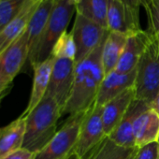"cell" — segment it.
<instances>
[{
    "instance_id": "1",
    "label": "cell",
    "mask_w": 159,
    "mask_h": 159,
    "mask_svg": "<svg viewBox=\"0 0 159 159\" xmlns=\"http://www.w3.org/2000/svg\"><path fill=\"white\" fill-rule=\"evenodd\" d=\"M104 42L105 40L84 60L75 63L74 83L69 98L62 110V115L84 112L95 103L105 76L102 64Z\"/></svg>"
},
{
    "instance_id": "2",
    "label": "cell",
    "mask_w": 159,
    "mask_h": 159,
    "mask_svg": "<svg viewBox=\"0 0 159 159\" xmlns=\"http://www.w3.org/2000/svg\"><path fill=\"white\" fill-rule=\"evenodd\" d=\"M62 110L54 99L45 95L42 100L25 116V134L23 148L35 153L40 152L57 132Z\"/></svg>"
},
{
    "instance_id": "3",
    "label": "cell",
    "mask_w": 159,
    "mask_h": 159,
    "mask_svg": "<svg viewBox=\"0 0 159 159\" xmlns=\"http://www.w3.org/2000/svg\"><path fill=\"white\" fill-rule=\"evenodd\" d=\"M136 71V98L151 107L159 92V41L152 34Z\"/></svg>"
},
{
    "instance_id": "4",
    "label": "cell",
    "mask_w": 159,
    "mask_h": 159,
    "mask_svg": "<svg viewBox=\"0 0 159 159\" xmlns=\"http://www.w3.org/2000/svg\"><path fill=\"white\" fill-rule=\"evenodd\" d=\"M76 11V5L68 0H55L52 11L37 51L29 62L31 66L48 59L59 37L66 31V27Z\"/></svg>"
},
{
    "instance_id": "5",
    "label": "cell",
    "mask_w": 159,
    "mask_h": 159,
    "mask_svg": "<svg viewBox=\"0 0 159 159\" xmlns=\"http://www.w3.org/2000/svg\"><path fill=\"white\" fill-rule=\"evenodd\" d=\"M84 113L69 115L51 141L36 153L35 159H70L74 154Z\"/></svg>"
},
{
    "instance_id": "6",
    "label": "cell",
    "mask_w": 159,
    "mask_h": 159,
    "mask_svg": "<svg viewBox=\"0 0 159 159\" xmlns=\"http://www.w3.org/2000/svg\"><path fill=\"white\" fill-rule=\"evenodd\" d=\"M29 57L28 37L25 32L0 53V98H4Z\"/></svg>"
},
{
    "instance_id": "7",
    "label": "cell",
    "mask_w": 159,
    "mask_h": 159,
    "mask_svg": "<svg viewBox=\"0 0 159 159\" xmlns=\"http://www.w3.org/2000/svg\"><path fill=\"white\" fill-rule=\"evenodd\" d=\"M103 106L95 103L84 113L74 154L84 159L106 136L102 119Z\"/></svg>"
},
{
    "instance_id": "8",
    "label": "cell",
    "mask_w": 159,
    "mask_h": 159,
    "mask_svg": "<svg viewBox=\"0 0 159 159\" xmlns=\"http://www.w3.org/2000/svg\"><path fill=\"white\" fill-rule=\"evenodd\" d=\"M71 33L77 48L75 63H79L87 57L105 40L109 31L99 25L76 13Z\"/></svg>"
},
{
    "instance_id": "9",
    "label": "cell",
    "mask_w": 159,
    "mask_h": 159,
    "mask_svg": "<svg viewBox=\"0 0 159 159\" xmlns=\"http://www.w3.org/2000/svg\"><path fill=\"white\" fill-rule=\"evenodd\" d=\"M75 65V61L64 58H55L53 64L46 95L54 99L61 110L66 106L72 90Z\"/></svg>"
},
{
    "instance_id": "10",
    "label": "cell",
    "mask_w": 159,
    "mask_h": 159,
    "mask_svg": "<svg viewBox=\"0 0 159 159\" xmlns=\"http://www.w3.org/2000/svg\"><path fill=\"white\" fill-rule=\"evenodd\" d=\"M107 30L128 37L143 29L140 27L139 16L129 11L120 0H108Z\"/></svg>"
},
{
    "instance_id": "11",
    "label": "cell",
    "mask_w": 159,
    "mask_h": 159,
    "mask_svg": "<svg viewBox=\"0 0 159 159\" xmlns=\"http://www.w3.org/2000/svg\"><path fill=\"white\" fill-rule=\"evenodd\" d=\"M136 75V69L128 73H121L116 70H112L106 74L99 86L96 103L100 106H104L126 89L134 86Z\"/></svg>"
},
{
    "instance_id": "12",
    "label": "cell",
    "mask_w": 159,
    "mask_h": 159,
    "mask_svg": "<svg viewBox=\"0 0 159 159\" xmlns=\"http://www.w3.org/2000/svg\"><path fill=\"white\" fill-rule=\"evenodd\" d=\"M149 108L151 107L147 103L136 98L130 104L121 122L108 137L121 146L135 148L136 146L133 135L134 124L137 118Z\"/></svg>"
},
{
    "instance_id": "13",
    "label": "cell",
    "mask_w": 159,
    "mask_h": 159,
    "mask_svg": "<svg viewBox=\"0 0 159 159\" xmlns=\"http://www.w3.org/2000/svg\"><path fill=\"white\" fill-rule=\"evenodd\" d=\"M40 2L41 0H26L14 20L0 32V53L25 32L28 23Z\"/></svg>"
},
{
    "instance_id": "14",
    "label": "cell",
    "mask_w": 159,
    "mask_h": 159,
    "mask_svg": "<svg viewBox=\"0 0 159 159\" xmlns=\"http://www.w3.org/2000/svg\"><path fill=\"white\" fill-rule=\"evenodd\" d=\"M135 99L136 90L135 86H132L103 106L102 119L106 136H109L115 129Z\"/></svg>"
},
{
    "instance_id": "15",
    "label": "cell",
    "mask_w": 159,
    "mask_h": 159,
    "mask_svg": "<svg viewBox=\"0 0 159 159\" xmlns=\"http://www.w3.org/2000/svg\"><path fill=\"white\" fill-rule=\"evenodd\" d=\"M150 39L151 34L145 30L128 36L124 51L114 70L121 73H128L136 69Z\"/></svg>"
},
{
    "instance_id": "16",
    "label": "cell",
    "mask_w": 159,
    "mask_h": 159,
    "mask_svg": "<svg viewBox=\"0 0 159 159\" xmlns=\"http://www.w3.org/2000/svg\"><path fill=\"white\" fill-rule=\"evenodd\" d=\"M54 61H55V58L51 55L45 61L36 64L32 66L34 70L33 86H32L27 107L22 114L23 116L25 117L33 109L37 107V105L45 97L48 86H49Z\"/></svg>"
},
{
    "instance_id": "17",
    "label": "cell",
    "mask_w": 159,
    "mask_h": 159,
    "mask_svg": "<svg viewBox=\"0 0 159 159\" xmlns=\"http://www.w3.org/2000/svg\"><path fill=\"white\" fill-rule=\"evenodd\" d=\"M55 0H41L39 7L32 15L27 28L26 33L28 37V47H29V57L30 62L37 51L39 41L42 38L43 32L47 25L49 17L52 11Z\"/></svg>"
},
{
    "instance_id": "18",
    "label": "cell",
    "mask_w": 159,
    "mask_h": 159,
    "mask_svg": "<svg viewBox=\"0 0 159 159\" xmlns=\"http://www.w3.org/2000/svg\"><path fill=\"white\" fill-rule=\"evenodd\" d=\"M135 146L140 148L157 141L159 136V114L149 108L136 120L133 128Z\"/></svg>"
},
{
    "instance_id": "19",
    "label": "cell",
    "mask_w": 159,
    "mask_h": 159,
    "mask_svg": "<svg viewBox=\"0 0 159 159\" xmlns=\"http://www.w3.org/2000/svg\"><path fill=\"white\" fill-rule=\"evenodd\" d=\"M25 134V117L21 115L6 126L0 127V158L23 148Z\"/></svg>"
},
{
    "instance_id": "20",
    "label": "cell",
    "mask_w": 159,
    "mask_h": 159,
    "mask_svg": "<svg viewBox=\"0 0 159 159\" xmlns=\"http://www.w3.org/2000/svg\"><path fill=\"white\" fill-rule=\"evenodd\" d=\"M126 39L127 36L124 34L117 32L108 33L102 49V64L105 75L115 69L125 46Z\"/></svg>"
},
{
    "instance_id": "21",
    "label": "cell",
    "mask_w": 159,
    "mask_h": 159,
    "mask_svg": "<svg viewBox=\"0 0 159 159\" xmlns=\"http://www.w3.org/2000/svg\"><path fill=\"white\" fill-rule=\"evenodd\" d=\"M136 149L121 146L107 136L84 159H127Z\"/></svg>"
},
{
    "instance_id": "22",
    "label": "cell",
    "mask_w": 159,
    "mask_h": 159,
    "mask_svg": "<svg viewBox=\"0 0 159 159\" xmlns=\"http://www.w3.org/2000/svg\"><path fill=\"white\" fill-rule=\"evenodd\" d=\"M76 13L107 29L108 0H82L76 5Z\"/></svg>"
},
{
    "instance_id": "23",
    "label": "cell",
    "mask_w": 159,
    "mask_h": 159,
    "mask_svg": "<svg viewBox=\"0 0 159 159\" xmlns=\"http://www.w3.org/2000/svg\"><path fill=\"white\" fill-rule=\"evenodd\" d=\"M76 53L77 48L73 35L71 31H65L55 42L51 55L54 58H64L75 61Z\"/></svg>"
},
{
    "instance_id": "24",
    "label": "cell",
    "mask_w": 159,
    "mask_h": 159,
    "mask_svg": "<svg viewBox=\"0 0 159 159\" xmlns=\"http://www.w3.org/2000/svg\"><path fill=\"white\" fill-rule=\"evenodd\" d=\"M26 0H0V32L18 15Z\"/></svg>"
},
{
    "instance_id": "25",
    "label": "cell",
    "mask_w": 159,
    "mask_h": 159,
    "mask_svg": "<svg viewBox=\"0 0 159 159\" xmlns=\"http://www.w3.org/2000/svg\"><path fill=\"white\" fill-rule=\"evenodd\" d=\"M158 143L153 142L146 146L138 148L135 159H156Z\"/></svg>"
},
{
    "instance_id": "26",
    "label": "cell",
    "mask_w": 159,
    "mask_h": 159,
    "mask_svg": "<svg viewBox=\"0 0 159 159\" xmlns=\"http://www.w3.org/2000/svg\"><path fill=\"white\" fill-rule=\"evenodd\" d=\"M36 157V153L25 149V148H21L11 153H10L9 155L0 158V159H35Z\"/></svg>"
},
{
    "instance_id": "27",
    "label": "cell",
    "mask_w": 159,
    "mask_h": 159,
    "mask_svg": "<svg viewBox=\"0 0 159 159\" xmlns=\"http://www.w3.org/2000/svg\"><path fill=\"white\" fill-rule=\"evenodd\" d=\"M120 1L133 13L139 16V8L141 6V0H120Z\"/></svg>"
},
{
    "instance_id": "28",
    "label": "cell",
    "mask_w": 159,
    "mask_h": 159,
    "mask_svg": "<svg viewBox=\"0 0 159 159\" xmlns=\"http://www.w3.org/2000/svg\"><path fill=\"white\" fill-rule=\"evenodd\" d=\"M151 108H152V109L159 114V92H158V94H157V96H156L154 101L152 102Z\"/></svg>"
},
{
    "instance_id": "29",
    "label": "cell",
    "mask_w": 159,
    "mask_h": 159,
    "mask_svg": "<svg viewBox=\"0 0 159 159\" xmlns=\"http://www.w3.org/2000/svg\"><path fill=\"white\" fill-rule=\"evenodd\" d=\"M137 151H138V148L134 151V152L127 158V159H135V156H136V153H137Z\"/></svg>"
},
{
    "instance_id": "30",
    "label": "cell",
    "mask_w": 159,
    "mask_h": 159,
    "mask_svg": "<svg viewBox=\"0 0 159 159\" xmlns=\"http://www.w3.org/2000/svg\"><path fill=\"white\" fill-rule=\"evenodd\" d=\"M68 1H70V2L73 3L74 5H77V4H79L80 2H81L82 0H68Z\"/></svg>"
},
{
    "instance_id": "31",
    "label": "cell",
    "mask_w": 159,
    "mask_h": 159,
    "mask_svg": "<svg viewBox=\"0 0 159 159\" xmlns=\"http://www.w3.org/2000/svg\"><path fill=\"white\" fill-rule=\"evenodd\" d=\"M156 159H159V144H158V147H157V158Z\"/></svg>"
},
{
    "instance_id": "32",
    "label": "cell",
    "mask_w": 159,
    "mask_h": 159,
    "mask_svg": "<svg viewBox=\"0 0 159 159\" xmlns=\"http://www.w3.org/2000/svg\"><path fill=\"white\" fill-rule=\"evenodd\" d=\"M156 142H157V143L159 144V136H158V139H157V141H156Z\"/></svg>"
},
{
    "instance_id": "33",
    "label": "cell",
    "mask_w": 159,
    "mask_h": 159,
    "mask_svg": "<svg viewBox=\"0 0 159 159\" xmlns=\"http://www.w3.org/2000/svg\"><path fill=\"white\" fill-rule=\"evenodd\" d=\"M156 38H157V39H158V41H159V34H158V35L156 36Z\"/></svg>"
},
{
    "instance_id": "34",
    "label": "cell",
    "mask_w": 159,
    "mask_h": 159,
    "mask_svg": "<svg viewBox=\"0 0 159 159\" xmlns=\"http://www.w3.org/2000/svg\"><path fill=\"white\" fill-rule=\"evenodd\" d=\"M1 99H2V98H0V100H1Z\"/></svg>"
},
{
    "instance_id": "35",
    "label": "cell",
    "mask_w": 159,
    "mask_h": 159,
    "mask_svg": "<svg viewBox=\"0 0 159 159\" xmlns=\"http://www.w3.org/2000/svg\"><path fill=\"white\" fill-rule=\"evenodd\" d=\"M157 1H159V0H157Z\"/></svg>"
}]
</instances>
